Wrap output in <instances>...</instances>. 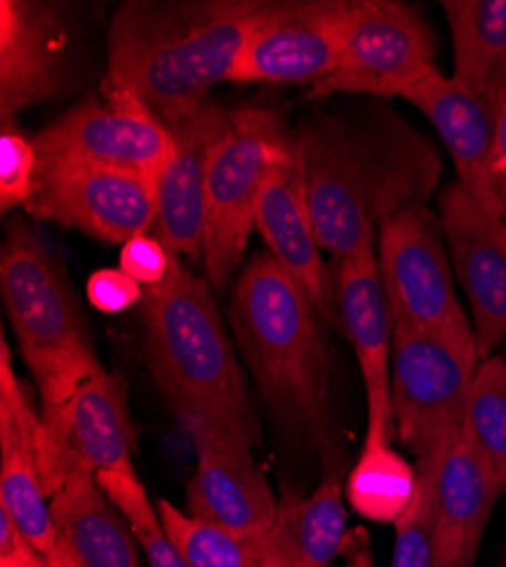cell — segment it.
Returning a JSON list of instances; mask_svg holds the SVG:
<instances>
[{
    "label": "cell",
    "instance_id": "31",
    "mask_svg": "<svg viewBox=\"0 0 506 567\" xmlns=\"http://www.w3.org/2000/svg\"><path fill=\"white\" fill-rule=\"evenodd\" d=\"M37 175L39 153L34 141L17 127V121H3V134H0V209L3 214L28 205Z\"/></svg>",
    "mask_w": 506,
    "mask_h": 567
},
{
    "label": "cell",
    "instance_id": "35",
    "mask_svg": "<svg viewBox=\"0 0 506 567\" xmlns=\"http://www.w3.org/2000/svg\"><path fill=\"white\" fill-rule=\"evenodd\" d=\"M490 168L495 177V186L502 203V214L506 220V103L495 121V136H493V155H490Z\"/></svg>",
    "mask_w": 506,
    "mask_h": 567
},
{
    "label": "cell",
    "instance_id": "27",
    "mask_svg": "<svg viewBox=\"0 0 506 567\" xmlns=\"http://www.w3.org/2000/svg\"><path fill=\"white\" fill-rule=\"evenodd\" d=\"M166 534L187 558L189 567H264V538H248L209 525L189 513H182L168 499L157 502Z\"/></svg>",
    "mask_w": 506,
    "mask_h": 567
},
{
    "label": "cell",
    "instance_id": "23",
    "mask_svg": "<svg viewBox=\"0 0 506 567\" xmlns=\"http://www.w3.org/2000/svg\"><path fill=\"white\" fill-rule=\"evenodd\" d=\"M62 545L80 567H142L140 540L94 472L73 470L51 497Z\"/></svg>",
    "mask_w": 506,
    "mask_h": 567
},
{
    "label": "cell",
    "instance_id": "14",
    "mask_svg": "<svg viewBox=\"0 0 506 567\" xmlns=\"http://www.w3.org/2000/svg\"><path fill=\"white\" fill-rule=\"evenodd\" d=\"M438 218L450 264L468 296L477 354L488 359L506 339V220L458 182L441 192Z\"/></svg>",
    "mask_w": 506,
    "mask_h": 567
},
{
    "label": "cell",
    "instance_id": "11",
    "mask_svg": "<svg viewBox=\"0 0 506 567\" xmlns=\"http://www.w3.org/2000/svg\"><path fill=\"white\" fill-rule=\"evenodd\" d=\"M25 212L37 220L58 223L96 241L123 246L155 227V179L86 164H39Z\"/></svg>",
    "mask_w": 506,
    "mask_h": 567
},
{
    "label": "cell",
    "instance_id": "17",
    "mask_svg": "<svg viewBox=\"0 0 506 567\" xmlns=\"http://www.w3.org/2000/svg\"><path fill=\"white\" fill-rule=\"evenodd\" d=\"M229 114L233 112L205 101L168 125L175 148L155 179L157 218L153 234L177 257L203 259L209 164Z\"/></svg>",
    "mask_w": 506,
    "mask_h": 567
},
{
    "label": "cell",
    "instance_id": "30",
    "mask_svg": "<svg viewBox=\"0 0 506 567\" xmlns=\"http://www.w3.org/2000/svg\"><path fill=\"white\" fill-rule=\"evenodd\" d=\"M432 475L419 470V493L395 525L391 567H443L432 523Z\"/></svg>",
    "mask_w": 506,
    "mask_h": 567
},
{
    "label": "cell",
    "instance_id": "29",
    "mask_svg": "<svg viewBox=\"0 0 506 567\" xmlns=\"http://www.w3.org/2000/svg\"><path fill=\"white\" fill-rule=\"evenodd\" d=\"M99 484L107 497L118 506L130 523L140 547L144 549L148 567H189L187 558L166 534L159 511L153 506L140 475H121V472H101Z\"/></svg>",
    "mask_w": 506,
    "mask_h": 567
},
{
    "label": "cell",
    "instance_id": "9",
    "mask_svg": "<svg viewBox=\"0 0 506 567\" xmlns=\"http://www.w3.org/2000/svg\"><path fill=\"white\" fill-rule=\"evenodd\" d=\"M436 37L419 8L397 0H354L339 69L307 91L323 101L337 93L393 99L436 71Z\"/></svg>",
    "mask_w": 506,
    "mask_h": 567
},
{
    "label": "cell",
    "instance_id": "19",
    "mask_svg": "<svg viewBox=\"0 0 506 567\" xmlns=\"http://www.w3.org/2000/svg\"><path fill=\"white\" fill-rule=\"evenodd\" d=\"M41 415L12 365V350L0 348V508L45 556L58 549V529L39 465Z\"/></svg>",
    "mask_w": 506,
    "mask_h": 567
},
{
    "label": "cell",
    "instance_id": "6",
    "mask_svg": "<svg viewBox=\"0 0 506 567\" xmlns=\"http://www.w3.org/2000/svg\"><path fill=\"white\" fill-rule=\"evenodd\" d=\"M296 144L278 112L241 107L229 114L207 177V218L203 261L214 289H225L239 270L264 186Z\"/></svg>",
    "mask_w": 506,
    "mask_h": 567
},
{
    "label": "cell",
    "instance_id": "4",
    "mask_svg": "<svg viewBox=\"0 0 506 567\" xmlns=\"http://www.w3.org/2000/svg\"><path fill=\"white\" fill-rule=\"evenodd\" d=\"M229 322L272 413L300 434L326 436L328 359L318 309L268 250L255 252L235 279Z\"/></svg>",
    "mask_w": 506,
    "mask_h": 567
},
{
    "label": "cell",
    "instance_id": "25",
    "mask_svg": "<svg viewBox=\"0 0 506 567\" xmlns=\"http://www.w3.org/2000/svg\"><path fill=\"white\" fill-rule=\"evenodd\" d=\"M348 513L341 482L330 475L307 499L285 495L278 519L264 538V567H330L343 551Z\"/></svg>",
    "mask_w": 506,
    "mask_h": 567
},
{
    "label": "cell",
    "instance_id": "1",
    "mask_svg": "<svg viewBox=\"0 0 506 567\" xmlns=\"http://www.w3.org/2000/svg\"><path fill=\"white\" fill-rule=\"evenodd\" d=\"M293 134L316 239L334 261L375 248L380 225L427 205L441 175L432 141L386 107L318 114Z\"/></svg>",
    "mask_w": 506,
    "mask_h": 567
},
{
    "label": "cell",
    "instance_id": "38",
    "mask_svg": "<svg viewBox=\"0 0 506 567\" xmlns=\"http://www.w3.org/2000/svg\"><path fill=\"white\" fill-rule=\"evenodd\" d=\"M502 567H506V556H504V563H502Z\"/></svg>",
    "mask_w": 506,
    "mask_h": 567
},
{
    "label": "cell",
    "instance_id": "26",
    "mask_svg": "<svg viewBox=\"0 0 506 567\" xmlns=\"http://www.w3.org/2000/svg\"><path fill=\"white\" fill-rule=\"evenodd\" d=\"M416 493V463H409L391 443H363L345 484L348 502L361 517L395 527Z\"/></svg>",
    "mask_w": 506,
    "mask_h": 567
},
{
    "label": "cell",
    "instance_id": "20",
    "mask_svg": "<svg viewBox=\"0 0 506 567\" xmlns=\"http://www.w3.org/2000/svg\"><path fill=\"white\" fill-rule=\"evenodd\" d=\"M257 231L266 250L300 284L318 313L339 324L334 277H330L313 231L304 166L293 151L272 168L257 209Z\"/></svg>",
    "mask_w": 506,
    "mask_h": 567
},
{
    "label": "cell",
    "instance_id": "34",
    "mask_svg": "<svg viewBox=\"0 0 506 567\" xmlns=\"http://www.w3.org/2000/svg\"><path fill=\"white\" fill-rule=\"evenodd\" d=\"M0 567H51L49 556L23 536L3 508H0Z\"/></svg>",
    "mask_w": 506,
    "mask_h": 567
},
{
    "label": "cell",
    "instance_id": "36",
    "mask_svg": "<svg viewBox=\"0 0 506 567\" xmlns=\"http://www.w3.org/2000/svg\"><path fill=\"white\" fill-rule=\"evenodd\" d=\"M343 567H375L373 545L365 529H350L343 543Z\"/></svg>",
    "mask_w": 506,
    "mask_h": 567
},
{
    "label": "cell",
    "instance_id": "5",
    "mask_svg": "<svg viewBox=\"0 0 506 567\" xmlns=\"http://www.w3.org/2000/svg\"><path fill=\"white\" fill-rule=\"evenodd\" d=\"M0 291L34 377L39 413L51 417L105 368L91 346L64 266L23 220L12 223L0 255Z\"/></svg>",
    "mask_w": 506,
    "mask_h": 567
},
{
    "label": "cell",
    "instance_id": "10",
    "mask_svg": "<svg viewBox=\"0 0 506 567\" xmlns=\"http://www.w3.org/2000/svg\"><path fill=\"white\" fill-rule=\"evenodd\" d=\"M32 141L39 164H86L151 179H157L175 148L171 130L140 99L110 89L71 107Z\"/></svg>",
    "mask_w": 506,
    "mask_h": 567
},
{
    "label": "cell",
    "instance_id": "15",
    "mask_svg": "<svg viewBox=\"0 0 506 567\" xmlns=\"http://www.w3.org/2000/svg\"><path fill=\"white\" fill-rule=\"evenodd\" d=\"M334 298L339 327L354 348L368 402L365 443H391V363H393V313L384 291L378 252L365 248L334 270Z\"/></svg>",
    "mask_w": 506,
    "mask_h": 567
},
{
    "label": "cell",
    "instance_id": "2",
    "mask_svg": "<svg viewBox=\"0 0 506 567\" xmlns=\"http://www.w3.org/2000/svg\"><path fill=\"white\" fill-rule=\"evenodd\" d=\"M261 0H130L107 30L101 89L127 91L166 127L233 78Z\"/></svg>",
    "mask_w": 506,
    "mask_h": 567
},
{
    "label": "cell",
    "instance_id": "16",
    "mask_svg": "<svg viewBox=\"0 0 506 567\" xmlns=\"http://www.w3.org/2000/svg\"><path fill=\"white\" fill-rule=\"evenodd\" d=\"M71 66V30L58 6L37 0L0 3V116L60 96Z\"/></svg>",
    "mask_w": 506,
    "mask_h": 567
},
{
    "label": "cell",
    "instance_id": "37",
    "mask_svg": "<svg viewBox=\"0 0 506 567\" xmlns=\"http://www.w3.org/2000/svg\"><path fill=\"white\" fill-rule=\"evenodd\" d=\"M49 563H51V567H80L75 563V558L62 545H58V549L53 554H49Z\"/></svg>",
    "mask_w": 506,
    "mask_h": 567
},
{
    "label": "cell",
    "instance_id": "7",
    "mask_svg": "<svg viewBox=\"0 0 506 567\" xmlns=\"http://www.w3.org/2000/svg\"><path fill=\"white\" fill-rule=\"evenodd\" d=\"M477 359L475 343L406 324L393 327V434L416 456L419 470H434L464 432Z\"/></svg>",
    "mask_w": 506,
    "mask_h": 567
},
{
    "label": "cell",
    "instance_id": "13",
    "mask_svg": "<svg viewBox=\"0 0 506 567\" xmlns=\"http://www.w3.org/2000/svg\"><path fill=\"white\" fill-rule=\"evenodd\" d=\"M132 447L127 384L121 374L103 372L82 384L58 413L41 417L39 465L45 493L53 497L73 470L136 475Z\"/></svg>",
    "mask_w": 506,
    "mask_h": 567
},
{
    "label": "cell",
    "instance_id": "12",
    "mask_svg": "<svg viewBox=\"0 0 506 567\" xmlns=\"http://www.w3.org/2000/svg\"><path fill=\"white\" fill-rule=\"evenodd\" d=\"M354 0L266 3L229 82L318 84L343 58Z\"/></svg>",
    "mask_w": 506,
    "mask_h": 567
},
{
    "label": "cell",
    "instance_id": "28",
    "mask_svg": "<svg viewBox=\"0 0 506 567\" xmlns=\"http://www.w3.org/2000/svg\"><path fill=\"white\" fill-rule=\"evenodd\" d=\"M464 434L486 458L506 493V359L490 354L477 368Z\"/></svg>",
    "mask_w": 506,
    "mask_h": 567
},
{
    "label": "cell",
    "instance_id": "8",
    "mask_svg": "<svg viewBox=\"0 0 506 567\" xmlns=\"http://www.w3.org/2000/svg\"><path fill=\"white\" fill-rule=\"evenodd\" d=\"M375 252L393 324L477 346L473 322L454 291L441 218L427 205L389 216L378 229Z\"/></svg>",
    "mask_w": 506,
    "mask_h": 567
},
{
    "label": "cell",
    "instance_id": "32",
    "mask_svg": "<svg viewBox=\"0 0 506 567\" xmlns=\"http://www.w3.org/2000/svg\"><path fill=\"white\" fill-rule=\"evenodd\" d=\"M177 255L171 252L155 234H140L121 246L118 268L140 281L144 289L159 287L168 277Z\"/></svg>",
    "mask_w": 506,
    "mask_h": 567
},
{
    "label": "cell",
    "instance_id": "22",
    "mask_svg": "<svg viewBox=\"0 0 506 567\" xmlns=\"http://www.w3.org/2000/svg\"><path fill=\"white\" fill-rule=\"evenodd\" d=\"M402 99L419 107L438 132L458 173L456 182L484 209L504 218L490 168L497 118L488 107L438 69L409 86Z\"/></svg>",
    "mask_w": 506,
    "mask_h": 567
},
{
    "label": "cell",
    "instance_id": "33",
    "mask_svg": "<svg viewBox=\"0 0 506 567\" xmlns=\"http://www.w3.org/2000/svg\"><path fill=\"white\" fill-rule=\"evenodd\" d=\"M146 289L121 268H101L86 279V300L101 313H123L142 305Z\"/></svg>",
    "mask_w": 506,
    "mask_h": 567
},
{
    "label": "cell",
    "instance_id": "24",
    "mask_svg": "<svg viewBox=\"0 0 506 567\" xmlns=\"http://www.w3.org/2000/svg\"><path fill=\"white\" fill-rule=\"evenodd\" d=\"M441 8L452 34V80L497 118L506 103V0H445Z\"/></svg>",
    "mask_w": 506,
    "mask_h": 567
},
{
    "label": "cell",
    "instance_id": "3",
    "mask_svg": "<svg viewBox=\"0 0 506 567\" xmlns=\"http://www.w3.org/2000/svg\"><path fill=\"white\" fill-rule=\"evenodd\" d=\"M144 359L184 427L255 447L257 417L209 281L175 259L142 300Z\"/></svg>",
    "mask_w": 506,
    "mask_h": 567
},
{
    "label": "cell",
    "instance_id": "18",
    "mask_svg": "<svg viewBox=\"0 0 506 567\" xmlns=\"http://www.w3.org/2000/svg\"><path fill=\"white\" fill-rule=\"evenodd\" d=\"M196 470L187 484L189 515L248 538H266L280 502L252 456V447L194 432Z\"/></svg>",
    "mask_w": 506,
    "mask_h": 567
},
{
    "label": "cell",
    "instance_id": "21",
    "mask_svg": "<svg viewBox=\"0 0 506 567\" xmlns=\"http://www.w3.org/2000/svg\"><path fill=\"white\" fill-rule=\"evenodd\" d=\"M502 486L462 432L432 475V523L443 567H473Z\"/></svg>",
    "mask_w": 506,
    "mask_h": 567
}]
</instances>
